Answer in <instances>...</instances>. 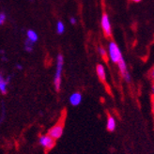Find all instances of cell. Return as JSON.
Here are the masks:
<instances>
[{
  "label": "cell",
  "mask_w": 154,
  "mask_h": 154,
  "mask_svg": "<svg viewBox=\"0 0 154 154\" xmlns=\"http://www.w3.org/2000/svg\"><path fill=\"white\" fill-rule=\"evenodd\" d=\"M132 1H134V2H136V3H138V2H140L141 0H132Z\"/></svg>",
  "instance_id": "21"
},
{
  "label": "cell",
  "mask_w": 154,
  "mask_h": 154,
  "mask_svg": "<svg viewBox=\"0 0 154 154\" xmlns=\"http://www.w3.org/2000/svg\"><path fill=\"white\" fill-rule=\"evenodd\" d=\"M16 67L18 68V70H22V69H23V67L21 65H16Z\"/></svg>",
  "instance_id": "20"
},
{
  "label": "cell",
  "mask_w": 154,
  "mask_h": 154,
  "mask_svg": "<svg viewBox=\"0 0 154 154\" xmlns=\"http://www.w3.org/2000/svg\"><path fill=\"white\" fill-rule=\"evenodd\" d=\"M109 57L112 60L113 63L118 64L119 61L123 58L122 57V54L120 49L119 48L118 44L116 43L115 42H111L109 43Z\"/></svg>",
  "instance_id": "2"
},
{
  "label": "cell",
  "mask_w": 154,
  "mask_h": 154,
  "mask_svg": "<svg viewBox=\"0 0 154 154\" xmlns=\"http://www.w3.org/2000/svg\"><path fill=\"white\" fill-rule=\"evenodd\" d=\"M118 66H119V72L121 73V76L123 77V79H124L127 83H130L131 82V75L128 72V69H127V65H126V62L124 58H121L119 62H118Z\"/></svg>",
  "instance_id": "6"
},
{
  "label": "cell",
  "mask_w": 154,
  "mask_h": 154,
  "mask_svg": "<svg viewBox=\"0 0 154 154\" xmlns=\"http://www.w3.org/2000/svg\"><path fill=\"white\" fill-rule=\"evenodd\" d=\"M25 45H26V50L27 52H31L33 50V42L29 38H26V42H25Z\"/></svg>",
  "instance_id": "12"
},
{
  "label": "cell",
  "mask_w": 154,
  "mask_h": 154,
  "mask_svg": "<svg viewBox=\"0 0 154 154\" xmlns=\"http://www.w3.org/2000/svg\"><path fill=\"white\" fill-rule=\"evenodd\" d=\"M27 37L29 40H31L33 42L38 41V35L33 31V30H28L27 31Z\"/></svg>",
  "instance_id": "11"
},
{
  "label": "cell",
  "mask_w": 154,
  "mask_h": 154,
  "mask_svg": "<svg viewBox=\"0 0 154 154\" xmlns=\"http://www.w3.org/2000/svg\"><path fill=\"white\" fill-rule=\"evenodd\" d=\"M62 68H63V57L61 54H59L57 62V72H56L55 78H54V86H55L57 91H59L61 87V72H62Z\"/></svg>",
  "instance_id": "1"
},
{
  "label": "cell",
  "mask_w": 154,
  "mask_h": 154,
  "mask_svg": "<svg viewBox=\"0 0 154 154\" xmlns=\"http://www.w3.org/2000/svg\"><path fill=\"white\" fill-rule=\"evenodd\" d=\"M82 102V95L79 92H75L72 93L70 97V103L72 106H78Z\"/></svg>",
  "instance_id": "8"
},
{
  "label": "cell",
  "mask_w": 154,
  "mask_h": 154,
  "mask_svg": "<svg viewBox=\"0 0 154 154\" xmlns=\"http://www.w3.org/2000/svg\"><path fill=\"white\" fill-rule=\"evenodd\" d=\"M99 52H100V54H101L102 57L104 59V61L106 62V61L108 60V57H107V54H106L105 49L103 47H102V46H100V47H99Z\"/></svg>",
  "instance_id": "13"
},
{
  "label": "cell",
  "mask_w": 154,
  "mask_h": 154,
  "mask_svg": "<svg viewBox=\"0 0 154 154\" xmlns=\"http://www.w3.org/2000/svg\"><path fill=\"white\" fill-rule=\"evenodd\" d=\"M8 84L6 82V79H4V77L2 75V73H0V92L2 94H6L8 91Z\"/></svg>",
  "instance_id": "10"
},
{
  "label": "cell",
  "mask_w": 154,
  "mask_h": 154,
  "mask_svg": "<svg viewBox=\"0 0 154 154\" xmlns=\"http://www.w3.org/2000/svg\"><path fill=\"white\" fill-rule=\"evenodd\" d=\"M6 20V14L4 12L0 13V25H3Z\"/></svg>",
  "instance_id": "15"
},
{
  "label": "cell",
  "mask_w": 154,
  "mask_h": 154,
  "mask_svg": "<svg viewBox=\"0 0 154 154\" xmlns=\"http://www.w3.org/2000/svg\"><path fill=\"white\" fill-rule=\"evenodd\" d=\"M149 76L150 80L154 83V66L152 67V69L150 70V72H149Z\"/></svg>",
  "instance_id": "16"
},
{
  "label": "cell",
  "mask_w": 154,
  "mask_h": 154,
  "mask_svg": "<svg viewBox=\"0 0 154 154\" xmlns=\"http://www.w3.org/2000/svg\"><path fill=\"white\" fill-rule=\"evenodd\" d=\"M38 143L44 149L45 151H49L56 146V140L52 138L48 134H42L38 137Z\"/></svg>",
  "instance_id": "3"
},
{
  "label": "cell",
  "mask_w": 154,
  "mask_h": 154,
  "mask_svg": "<svg viewBox=\"0 0 154 154\" xmlns=\"http://www.w3.org/2000/svg\"><path fill=\"white\" fill-rule=\"evenodd\" d=\"M151 96H152V99H154V83L152 84V87H151Z\"/></svg>",
  "instance_id": "18"
},
{
  "label": "cell",
  "mask_w": 154,
  "mask_h": 154,
  "mask_svg": "<svg viewBox=\"0 0 154 154\" xmlns=\"http://www.w3.org/2000/svg\"><path fill=\"white\" fill-rule=\"evenodd\" d=\"M63 131H64V125L62 122H58L56 125H54L49 131H48V134L54 138L55 140H57L62 136L63 134Z\"/></svg>",
  "instance_id": "4"
},
{
  "label": "cell",
  "mask_w": 154,
  "mask_h": 154,
  "mask_svg": "<svg viewBox=\"0 0 154 154\" xmlns=\"http://www.w3.org/2000/svg\"><path fill=\"white\" fill-rule=\"evenodd\" d=\"M71 23L72 25H74V24H76V20L74 18H71Z\"/></svg>",
  "instance_id": "19"
},
{
  "label": "cell",
  "mask_w": 154,
  "mask_h": 154,
  "mask_svg": "<svg viewBox=\"0 0 154 154\" xmlns=\"http://www.w3.org/2000/svg\"><path fill=\"white\" fill-rule=\"evenodd\" d=\"M151 111H152L153 117H154V99H152V101H151Z\"/></svg>",
  "instance_id": "17"
},
{
  "label": "cell",
  "mask_w": 154,
  "mask_h": 154,
  "mask_svg": "<svg viewBox=\"0 0 154 154\" xmlns=\"http://www.w3.org/2000/svg\"><path fill=\"white\" fill-rule=\"evenodd\" d=\"M101 24H102V28H103V31L104 36H105L106 38H111V37H112L111 24H110V21H109L108 15H107L106 13H103V14Z\"/></svg>",
  "instance_id": "5"
},
{
  "label": "cell",
  "mask_w": 154,
  "mask_h": 154,
  "mask_svg": "<svg viewBox=\"0 0 154 154\" xmlns=\"http://www.w3.org/2000/svg\"><path fill=\"white\" fill-rule=\"evenodd\" d=\"M64 32V25L62 22H58L57 23V33L58 34H62Z\"/></svg>",
  "instance_id": "14"
},
{
  "label": "cell",
  "mask_w": 154,
  "mask_h": 154,
  "mask_svg": "<svg viewBox=\"0 0 154 154\" xmlns=\"http://www.w3.org/2000/svg\"><path fill=\"white\" fill-rule=\"evenodd\" d=\"M117 128V121H116V119L111 115H108L107 117V120H106V129L108 132H114Z\"/></svg>",
  "instance_id": "7"
},
{
  "label": "cell",
  "mask_w": 154,
  "mask_h": 154,
  "mask_svg": "<svg viewBox=\"0 0 154 154\" xmlns=\"http://www.w3.org/2000/svg\"><path fill=\"white\" fill-rule=\"evenodd\" d=\"M96 72H97V75L99 77V79L103 83H104L106 80V73H105L104 67L102 64H98L96 67Z\"/></svg>",
  "instance_id": "9"
}]
</instances>
